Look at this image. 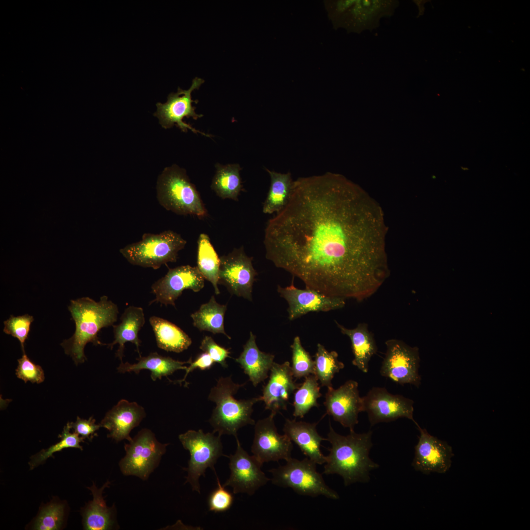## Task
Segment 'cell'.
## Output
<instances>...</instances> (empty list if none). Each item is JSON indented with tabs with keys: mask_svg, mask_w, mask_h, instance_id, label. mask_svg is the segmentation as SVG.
<instances>
[{
	"mask_svg": "<svg viewBox=\"0 0 530 530\" xmlns=\"http://www.w3.org/2000/svg\"><path fill=\"white\" fill-rule=\"evenodd\" d=\"M110 484L107 481L101 488H98L93 483L91 487H88L93 495V500L88 503L82 512L84 530H106L119 528L115 505L108 507L103 496L104 490L108 487Z\"/></svg>",
	"mask_w": 530,
	"mask_h": 530,
	"instance_id": "cell-24",
	"label": "cell"
},
{
	"mask_svg": "<svg viewBox=\"0 0 530 530\" xmlns=\"http://www.w3.org/2000/svg\"><path fill=\"white\" fill-rule=\"evenodd\" d=\"M270 413L255 423L254 437L251 450L253 455L263 465L265 462L288 460L292 457V441L286 435L277 432L274 417Z\"/></svg>",
	"mask_w": 530,
	"mask_h": 530,
	"instance_id": "cell-14",
	"label": "cell"
},
{
	"mask_svg": "<svg viewBox=\"0 0 530 530\" xmlns=\"http://www.w3.org/2000/svg\"><path fill=\"white\" fill-rule=\"evenodd\" d=\"M323 404L326 414L350 431L354 430L358 423L359 413L363 411L358 382L348 380L338 389L327 388Z\"/></svg>",
	"mask_w": 530,
	"mask_h": 530,
	"instance_id": "cell-18",
	"label": "cell"
},
{
	"mask_svg": "<svg viewBox=\"0 0 530 530\" xmlns=\"http://www.w3.org/2000/svg\"><path fill=\"white\" fill-rule=\"evenodd\" d=\"M145 415L144 409L136 402L121 399L107 412L100 424L108 431L107 437L115 441L126 439L130 442L131 431Z\"/></svg>",
	"mask_w": 530,
	"mask_h": 530,
	"instance_id": "cell-22",
	"label": "cell"
},
{
	"mask_svg": "<svg viewBox=\"0 0 530 530\" xmlns=\"http://www.w3.org/2000/svg\"><path fill=\"white\" fill-rule=\"evenodd\" d=\"M294 378L289 361L282 364L274 362L261 396L265 409L275 415L281 410L287 409L291 395L301 385L296 383Z\"/></svg>",
	"mask_w": 530,
	"mask_h": 530,
	"instance_id": "cell-21",
	"label": "cell"
},
{
	"mask_svg": "<svg viewBox=\"0 0 530 530\" xmlns=\"http://www.w3.org/2000/svg\"><path fill=\"white\" fill-rule=\"evenodd\" d=\"M270 177V186L264 203L263 212L266 214L281 211L290 198L293 181L291 174H283L266 169Z\"/></svg>",
	"mask_w": 530,
	"mask_h": 530,
	"instance_id": "cell-30",
	"label": "cell"
},
{
	"mask_svg": "<svg viewBox=\"0 0 530 530\" xmlns=\"http://www.w3.org/2000/svg\"><path fill=\"white\" fill-rule=\"evenodd\" d=\"M257 275L252 258L246 255L243 246L220 257L218 284L226 287L232 294L252 301L253 284Z\"/></svg>",
	"mask_w": 530,
	"mask_h": 530,
	"instance_id": "cell-12",
	"label": "cell"
},
{
	"mask_svg": "<svg viewBox=\"0 0 530 530\" xmlns=\"http://www.w3.org/2000/svg\"><path fill=\"white\" fill-rule=\"evenodd\" d=\"M196 266L203 277L210 281L218 295L220 292L218 288L220 258L212 245L209 236L200 234L197 240Z\"/></svg>",
	"mask_w": 530,
	"mask_h": 530,
	"instance_id": "cell-33",
	"label": "cell"
},
{
	"mask_svg": "<svg viewBox=\"0 0 530 530\" xmlns=\"http://www.w3.org/2000/svg\"><path fill=\"white\" fill-rule=\"evenodd\" d=\"M363 411L368 413L371 426L405 418L417 423L413 418L414 401L400 395H393L383 387H373L362 397Z\"/></svg>",
	"mask_w": 530,
	"mask_h": 530,
	"instance_id": "cell-13",
	"label": "cell"
},
{
	"mask_svg": "<svg viewBox=\"0 0 530 530\" xmlns=\"http://www.w3.org/2000/svg\"><path fill=\"white\" fill-rule=\"evenodd\" d=\"M64 505L52 503L41 509L34 521L33 529L37 530H56L61 527L64 518Z\"/></svg>",
	"mask_w": 530,
	"mask_h": 530,
	"instance_id": "cell-38",
	"label": "cell"
},
{
	"mask_svg": "<svg viewBox=\"0 0 530 530\" xmlns=\"http://www.w3.org/2000/svg\"><path fill=\"white\" fill-rule=\"evenodd\" d=\"M168 445L159 442L151 430L142 429L125 444L126 455L119 463L121 473L146 480L159 466Z\"/></svg>",
	"mask_w": 530,
	"mask_h": 530,
	"instance_id": "cell-10",
	"label": "cell"
},
{
	"mask_svg": "<svg viewBox=\"0 0 530 530\" xmlns=\"http://www.w3.org/2000/svg\"><path fill=\"white\" fill-rule=\"evenodd\" d=\"M226 309V305L219 304L212 296L208 302L201 305L197 311L191 314L193 324L200 331H209L213 334L221 333L231 339L224 329Z\"/></svg>",
	"mask_w": 530,
	"mask_h": 530,
	"instance_id": "cell-31",
	"label": "cell"
},
{
	"mask_svg": "<svg viewBox=\"0 0 530 530\" xmlns=\"http://www.w3.org/2000/svg\"><path fill=\"white\" fill-rule=\"evenodd\" d=\"M321 396L318 380L314 374L305 377L304 382L294 393L293 416L302 418L314 407L319 406L318 399Z\"/></svg>",
	"mask_w": 530,
	"mask_h": 530,
	"instance_id": "cell-35",
	"label": "cell"
},
{
	"mask_svg": "<svg viewBox=\"0 0 530 530\" xmlns=\"http://www.w3.org/2000/svg\"><path fill=\"white\" fill-rule=\"evenodd\" d=\"M246 383L238 384L232 380L231 375L221 377L211 390L208 398L215 403L209 420L213 428V433L222 435H232L238 438V431L248 424L254 425L251 418L253 406L262 401L261 397L247 399H237L234 396Z\"/></svg>",
	"mask_w": 530,
	"mask_h": 530,
	"instance_id": "cell-4",
	"label": "cell"
},
{
	"mask_svg": "<svg viewBox=\"0 0 530 530\" xmlns=\"http://www.w3.org/2000/svg\"><path fill=\"white\" fill-rule=\"evenodd\" d=\"M292 283L289 286L277 287L280 296L288 302L289 319L292 320L309 312H328L342 308L345 299L325 295L314 290L299 289Z\"/></svg>",
	"mask_w": 530,
	"mask_h": 530,
	"instance_id": "cell-20",
	"label": "cell"
},
{
	"mask_svg": "<svg viewBox=\"0 0 530 530\" xmlns=\"http://www.w3.org/2000/svg\"><path fill=\"white\" fill-rule=\"evenodd\" d=\"M216 171L211 185V188L217 196L223 199H230L238 201V196L242 189L238 164L216 165Z\"/></svg>",
	"mask_w": 530,
	"mask_h": 530,
	"instance_id": "cell-32",
	"label": "cell"
},
{
	"mask_svg": "<svg viewBox=\"0 0 530 530\" xmlns=\"http://www.w3.org/2000/svg\"><path fill=\"white\" fill-rule=\"evenodd\" d=\"M385 344L386 351L380 368V374L398 384H410L419 387L421 380L419 373V348L395 339L388 340Z\"/></svg>",
	"mask_w": 530,
	"mask_h": 530,
	"instance_id": "cell-11",
	"label": "cell"
},
{
	"mask_svg": "<svg viewBox=\"0 0 530 530\" xmlns=\"http://www.w3.org/2000/svg\"><path fill=\"white\" fill-rule=\"evenodd\" d=\"M68 310L75 321L76 329L73 336L64 340L61 345L65 353L78 365L86 359L84 349L87 343L105 344L99 341L98 333L102 328L114 324L119 310L117 305L106 295L97 302L88 297L71 300Z\"/></svg>",
	"mask_w": 530,
	"mask_h": 530,
	"instance_id": "cell-3",
	"label": "cell"
},
{
	"mask_svg": "<svg viewBox=\"0 0 530 530\" xmlns=\"http://www.w3.org/2000/svg\"><path fill=\"white\" fill-rule=\"evenodd\" d=\"M220 436L212 432L205 433L202 429L188 430L179 436L185 449L189 451L190 459L188 467L184 468L187 473L185 483H189L193 491L201 493L199 478L205 476L206 469L210 468L214 472V465L223 453Z\"/></svg>",
	"mask_w": 530,
	"mask_h": 530,
	"instance_id": "cell-9",
	"label": "cell"
},
{
	"mask_svg": "<svg viewBox=\"0 0 530 530\" xmlns=\"http://www.w3.org/2000/svg\"><path fill=\"white\" fill-rule=\"evenodd\" d=\"M120 321L118 324L112 326L114 340L108 344V347L112 349L115 344H119L116 356L122 362L125 344L127 342L134 344L139 356H141L139 350L141 341L138 338V334L145 322L143 309L140 307L134 306L128 307L122 313Z\"/></svg>",
	"mask_w": 530,
	"mask_h": 530,
	"instance_id": "cell-26",
	"label": "cell"
},
{
	"mask_svg": "<svg viewBox=\"0 0 530 530\" xmlns=\"http://www.w3.org/2000/svg\"><path fill=\"white\" fill-rule=\"evenodd\" d=\"M236 439V450L234 454L227 456L230 460V476L223 486L231 487L234 494L244 493L251 496L270 479L262 471V464L242 448L238 438Z\"/></svg>",
	"mask_w": 530,
	"mask_h": 530,
	"instance_id": "cell-16",
	"label": "cell"
},
{
	"mask_svg": "<svg viewBox=\"0 0 530 530\" xmlns=\"http://www.w3.org/2000/svg\"><path fill=\"white\" fill-rule=\"evenodd\" d=\"M344 367V363L338 359V354L335 351H328L320 344H317V351L315 355L314 375L320 382L322 386L327 388L333 387L332 380L336 373Z\"/></svg>",
	"mask_w": 530,
	"mask_h": 530,
	"instance_id": "cell-34",
	"label": "cell"
},
{
	"mask_svg": "<svg viewBox=\"0 0 530 530\" xmlns=\"http://www.w3.org/2000/svg\"><path fill=\"white\" fill-rule=\"evenodd\" d=\"M33 320L32 316L28 314H25L17 317L11 315L7 320L3 322V331L5 334L10 335L19 340L23 353L25 352L24 343L27 338L30 325Z\"/></svg>",
	"mask_w": 530,
	"mask_h": 530,
	"instance_id": "cell-39",
	"label": "cell"
},
{
	"mask_svg": "<svg viewBox=\"0 0 530 530\" xmlns=\"http://www.w3.org/2000/svg\"><path fill=\"white\" fill-rule=\"evenodd\" d=\"M199 348L209 354L215 363L219 364L224 368L228 367L226 360L230 357V352L228 349L218 344L211 337L205 336Z\"/></svg>",
	"mask_w": 530,
	"mask_h": 530,
	"instance_id": "cell-42",
	"label": "cell"
},
{
	"mask_svg": "<svg viewBox=\"0 0 530 530\" xmlns=\"http://www.w3.org/2000/svg\"><path fill=\"white\" fill-rule=\"evenodd\" d=\"M159 204L167 211L181 215L199 218L207 215V211L195 186L186 171L176 165L167 167L159 176L157 185Z\"/></svg>",
	"mask_w": 530,
	"mask_h": 530,
	"instance_id": "cell-6",
	"label": "cell"
},
{
	"mask_svg": "<svg viewBox=\"0 0 530 530\" xmlns=\"http://www.w3.org/2000/svg\"><path fill=\"white\" fill-rule=\"evenodd\" d=\"M204 82V80L196 77L192 80L188 89L178 88L176 93H171L168 95L166 103L156 104L157 109L154 115L158 118L163 128L168 129L176 125L184 132L189 129L195 133H200L208 137L211 136L195 129L183 121L185 117H191L196 120L203 116L195 111V107L192 106V103H196L198 101L192 99L191 93L195 89H199Z\"/></svg>",
	"mask_w": 530,
	"mask_h": 530,
	"instance_id": "cell-15",
	"label": "cell"
},
{
	"mask_svg": "<svg viewBox=\"0 0 530 530\" xmlns=\"http://www.w3.org/2000/svg\"><path fill=\"white\" fill-rule=\"evenodd\" d=\"M215 362L209 354L204 352L199 354L195 360L190 363V366L186 370V373L182 380H178L177 382L182 383L185 382L188 373L194 370L199 369L204 371L211 369Z\"/></svg>",
	"mask_w": 530,
	"mask_h": 530,
	"instance_id": "cell-44",
	"label": "cell"
},
{
	"mask_svg": "<svg viewBox=\"0 0 530 530\" xmlns=\"http://www.w3.org/2000/svg\"><path fill=\"white\" fill-rule=\"evenodd\" d=\"M204 280L196 266L186 265L170 268L152 284L151 292L155 297L150 304L159 303L175 307V301L185 290L199 292L204 287Z\"/></svg>",
	"mask_w": 530,
	"mask_h": 530,
	"instance_id": "cell-17",
	"label": "cell"
},
{
	"mask_svg": "<svg viewBox=\"0 0 530 530\" xmlns=\"http://www.w3.org/2000/svg\"><path fill=\"white\" fill-rule=\"evenodd\" d=\"M70 429L69 423H68L59 436L61 438L59 442L47 449L42 450L31 457L29 462L30 469H34L52 456L54 452L60 451L64 449L75 448L82 450V448L80 445V443L83 442L84 439L75 432L71 433Z\"/></svg>",
	"mask_w": 530,
	"mask_h": 530,
	"instance_id": "cell-36",
	"label": "cell"
},
{
	"mask_svg": "<svg viewBox=\"0 0 530 530\" xmlns=\"http://www.w3.org/2000/svg\"><path fill=\"white\" fill-rule=\"evenodd\" d=\"M69 424L71 429H73L75 433L83 439L87 438L90 440L97 435L96 431L101 427L100 424H95V420L93 417H90L88 420L78 417L75 422L69 423Z\"/></svg>",
	"mask_w": 530,
	"mask_h": 530,
	"instance_id": "cell-43",
	"label": "cell"
},
{
	"mask_svg": "<svg viewBox=\"0 0 530 530\" xmlns=\"http://www.w3.org/2000/svg\"><path fill=\"white\" fill-rule=\"evenodd\" d=\"M217 486L210 494L208 498L209 509L215 513L228 510L233 504L234 498L232 493L221 485L216 474Z\"/></svg>",
	"mask_w": 530,
	"mask_h": 530,
	"instance_id": "cell-40",
	"label": "cell"
},
{
	"mask_svg": "<svg viewBox=\"0 0 530 530\" xmlns=\"http://www.w3.org/2000/svg\"><path fill=\"white\" fill-rule=\"evenodd\" d=\"M149 322L159 348L166 351L180 353L191 345L192 341L188 335L168 320L152 316L149 318Z\"/></svg>",
	"mask_w": 530,
	"mask_h": 530,
	"instance_id": "cell-29",
	"label": "cell"
},
{
	"mask_svg": "<svg viewBox=\"0 0 530 530\" xmlns=\"http://www.w3.org/2000/svg\"><path fill=\"white\" fill-rule=\"evenodd\" d=\"M399 5L397 0H341L327 2V9L335 27L360 33L376 29L380 19L392 16Z\"/></svg>",
	"mask_w": 530,
	"mask_h": 530,
	"instance_id": "cell-5",
	"label": "cell"
},
{
	"mask_svg": "<svg viewBox=\"0 0 530 530\" xmlns=\"http://www.w3.org/2000/svg\"><path fill=\"white\" fill-rule=\"evenodd\" d=\"M186 244L180 234L166 230L159 234L145 233L140 240L127 245L120 252L132 265L157 269L176 262L178 252Z\"/></svg>",
	"mask_w": 530,
	"mask_h": 530,
	"instance_id": "cell-7",
	"label": "cell"
},
{
	"mask_svg": "<svg viewBox=\"0 0 530 530\" xmlns=\"http://www.w3.org/2000/svg\"><path fill=\"white\" fill-rule=\"evenodd\" d=\"M382 210L331 173L293 182L286 206L267 222L265 257L325 295L363 301L389 275Z\"/></svg>",
	"mask_w": 530,
	"mask_h": 530,
	"instance_id": "cell-1",
	"label": "cell"
},
{
	"mask_svg": "<svg viewBox=\"0 0 530 530\" xmlns=\"http://www.w3.org/2000/svg\"><path fill=\"white\" fill-rule=\"evenodd\" d=\"M136 360L137 363L131 364L128 362H122L117 368L118 371L121 373L133 371L138 374L142 370H148L151 371V377L154 381L157 379H161L162 376L172 374L179 370H186V364H190L191 359L187 361L176 360L170 357L163 356L157 352H152L148 356H139Z\"/></svg>",
	"mask_w": 530,
	"mask_h": 530,
	"instance_id": "cell-28",
	"label": "cell"
},
{
	"mask_svg": "<svg viewBox=\"0 0 530 530\" xmlns=\"http://www.w3.org/2000/svg\"><path fill=\"white\" fill-rule=\"evenodd\" d=\"M342 334L348 336L353 354L352 364L364 373L369 371L371 357L377 351L373 335L369 331L367 324L360 323L353 329H348L335 321Z\"/></svg>",
	"mask_w": 530,
	"mask_h": 530,
	"instance_id": "cell-27",
	"label": "cell"
},
{
	"mask_svg": "<svg viewBox=\"0 0 530 530\" xmlns=\"http://www.w3.org/2000/svg\"><path fill=\"white\" fill-rule=\"evenodd\" d=\"M372 433L369 430L357 433L352 430L344 436L337 433L330 423L327 441L331 447L326 456L323 473L340 475L345 486L369 481L370 472L379 467L369 457Z\"/></svg>",
	"mask_w": 530,
	"mask_h": 530,
	"instance_id": "cell-2",
	"label": "cell"
},
{
	"mask_svg": "<svg viewBox=\"0 0 530 530\" xmlns=\"http://www.w3.org/2000/svg\"><path fill=\"white\" fill-rule=\"evenodd\" d=\"M317 424L286 419L283 431L298 446L306 457L317 464L322 465L326 462V456L321 451L320 446L327 438L318 434Z\"/></svg>",
	"mask_w": 530,
	"mask_h": 530,
	"instance_id": "cell-23",
	"label": "cell"
},
{
	"mask_svg": "<svg viewBox=\"0 0 530 530\" xmlns=\"http://www.w3.org/2000/svg\"><path fill=\"white\" fill-rule=\"evenodd\" d=\"M256 336L251 331L250 336L237 363L248 376L254 387L268 377V373L274 363L275 356L261 351L256 342Z\"/></svg>",
	"mask_w": 530,
	"mask_h": 530,
	"instance_id": "cell-25",
	"label": "cell"
},
{
	"mask_svg": "<svg viewBox=\"0 0 530 530\" xmlns=\"http://www.w3.org/2000/svg\"><path fill=\"white\" fill-rule=\"evenodd\" d=\"M292 351V371L297 379L314 374V361L303 347L299 336H296L291 345Z\"/></svg>",
	"mask_w": 530,
	"mask_h": 530,
	"instance_id": "cell-37",
	"label": "cell"
},
{
	"mask_svg": "<svg viewBox=\"0 0 530 530\" xmlns=\"http://www.w3.org/2000/svg\"><path fill=\"white\" fill-rule=\"evenodd\" d=\"M18 365L16 370L17 376L25 382L40 383L44 379V373L42 368L33 363L25 352L18 360Z\"/></svg>",
	"mask_w": 530,
	"mask_h": 530,
	"instance_id": "cell-41",
	"label": "cell"
},
{
	"mask_svg": "<svg viewBox=\"0 0 530 530\" xmlns=\"http://www.w3.org/2000/svg\"><path fill=\"white\" fill-rule=\"evenodd\" d=\"M420 432L415 447L412 465L424 474L445 473L450 468L453 456L452 448L446 442L430 435L425 429L416 424Z\"/></svg>",
	"mask_w": 530,
	"mask_h": 530,
	"instance_id": "cell-19",
	"label": "cell"
},
{
	"mask_svg": "<svg viewBox=\"0 0 530 530\" xmlns=\"http://www.w3.org/2000/svg\"><path fill=\"white\" fill-rule=\"evenodd\" d=\"M317 464L306 457L298 460L291 457L284 465H280L268 471L274 485L291 488L296 493L305 496H323L338 500V494L325 483L321 474L317 471Z\"/></svg>",
	"mask_w": 530,
	"mask_h": 530,
	"instance_id": "cell-8",
	"label": "cell"
}]
</instances>
